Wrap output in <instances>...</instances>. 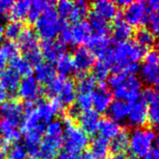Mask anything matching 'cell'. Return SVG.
Masks as SVG:
<instances>
[{"label":"cell","instance_id":"cell-1","mask_svg":"<svg viewBox=\"0 0 159 159\" xmlns=\"http://www.w3.org/2000/svg\"><path fill=\"white\" fill-rule=\"evenodd\" d=\"M64 134L62 146L64 152L72 155H78L89 144V137L79 127L74 124V120L66 116L64 118Z\"/></svg>","mask_w":159,"mask_h":159},{"label":"cell","instance_id":"cell-2","mask_svg":"<svg viewBox=\"0 0 159 159\" xmlns=\"http://www.w3.org/2000/svg\"><path fill=\"white\" fill-rule=\"evenodd\" d=\"M157 133L153 129H135L129 135V150L132 158H142L152 149L157 140Z\"/></svg>","mask_w":159,"mask_h":159},{"label":"cell","instance_id":"cell-3","mask_svg":"<svg viewBox=\"0 0 159 159\" xmlns=\"http://www.w3.org/2000/svg\"><path fill=\"white\" fill-rule=\"evenodd\" d=\"M61 20L54 7L44 11L34 22L36 35L43 40H54L60 34Z\"/></svg>","mask_w":159,"mask_h":159},{"label":"cell","instance_id":"cell-4","mask_svg":"<svg viewBox=\"0 0 159 159\" xmlns=\"http://www.w3.org/2000/svg\"><path fill=\"white\" fill-rule=\"evenodd\" d=\"M86 48L94 55V57H97L100 61L106 63L110 60L113 53V48L110 47L109 36L93 34L87 42Z\"/></svg>","mask_w":159,"mask_h":159},{"label":"cell","instance_id":"cell-5","mask_svg":"<svg viewBox=\"0 0 159 159\" xmlns=\"http://www.w3.org/2000/svg\"><path fill=\"white\" fill-rule=\"evenodd\" d=\"M149 10L145 2L135 1L131 2L124 11V20L128 24L132 26H141L146 23V20L149 14Z\"/></svg>","mask_w":159,"mask_h":159},{"label":"cell","instance_id":"cell-6","mask_svg":"<svg viewBox=\"0 0 159 159\" xmlns=\"http://www.w3.org/2000/svg\"><path fill=\"white\" fill-rule=\"evenodd\" d=\"M72 59L75 66V72L78 77L86 75V73L95 64L94 55L84 46H79L75 49Z\"/></svg>","mask_w":159,"mask_h":159},{"label":"cell","instance_id":"cell-7","mask_svg":"<svg viewBox=\"0 0 159 159\" xmlns=\"http://www.w3.org/2000/svg\"><path fill=\"white\" fill-rule=\"evenodd\" d=\"M63 137L60 136H48L46 135L40 144L38 150V159H55L60 154L62 147Z\"/></svg>","mask_w":159,"mask_h":159},{"label":"cell","instance_id":"cell-8","mask_svg":"<svg viewBox=\"0 0 159 159\" xmlns=\"http://www.w3.org/2000/svg\"><path fill=\"white\" fill-rule=\"evenodd\" d=\"M18 95L25 102H35L40 99V95L43 92L39 84L36 82L33 75L26 76L20 80L18 88Z\"/></svg>","mask_w":159,"mask_h":159},{"label":"cell","instance_id":"cell-9","mask_svg":"<svg viewBox=\"0 0 159 159\" xmlns=\"http://www.w3.org/2000/svg\"><path fill=\"white\" fill-rule=\"evenodd\" d=\"M67 46L60 40H43L40 45L42 57L48 62L53 63L66 53Z\"/></svg>","mask_w":159,"mask_h":159},{"label":"cell","instance_id":"cell-10","mask_svg":"<svg viewBox=\"0 0 159 159\" xmlns=\"http://www.w3.org/2000/svg\"><path fill=\"white\" fill-rule=\"evenodd\" d=\"M91 99L92 106L97 113L101 114L107 112L113 102V95L105 82L100 83L99 88L91 93Z\"/></svg>","mask_w":159,"mask_h":159},{"label":"cell","instance_id":"cell-11","mask_svg":"<svg viewBox=\"0 0 159 159\" xmlns=\"http://www.w3.org/2000/svg\"><path fill=\"white\" fill-rule=\"evenodd\" d=\"M147 111L148 106L142 100L130 104L128 115V123L130 127L135 129H142L147 124Z\"/></svg>","mask_w":159,"mask_h":159},{"label":"cell","instance_id":"cell-12","mask_svg":"<svg viewBox=\"0 0 159 159\" xmlns=\"http://www.w3.org/2000/svg\"><path fill=\"white\" fill-rule=\"evenodd\" d=\"M100 122V114L92 108L82 111L78 116L79 128L88 135H94L96 132H98Z\"/></svg>","mask_w":159,"mask_h":159},{"label":"cell","instance_id":"cell-13","mask_svg":"<svg viewBox=\"0 0 159 159\" xmlns=\"http://www.w3.org/2000/svg\"><path fill=\"white\" fill-rule=\"evenodd\" d=\"M0 114L3 118L8 119L17 125H20L23 117V106L19 101L12 99L7 101L0 106Z\"/></svg>","mask_w":159,"mask_h":159},{"label":"cell","instance_id":"cell-14","mask_svg":"<svg viewBox=\"0 0 159 159\" xmlns=\"http://www.w3.org/2000/svg\"><path fill=\"white\" fill-rule=\"evenodd\" d=\"M34 74V79L39 84H48L56 77V67L53 63L48 61H41L34 66L33 70Z\"/></svg>","mask_w":159,"mask_h":159},{"label":"cell","instance_id":"cell-15","mask_svg":"<svg viewBox=\"0 0 159 159\" xmlns=\"http://www.w3.org/2000/svg\"><path fill=\"white\" fill-rule=\"evenodd\" d=\"M133 28L126 22V20L123 19V16L118 12L115 19L113 27V37L115 41L117 43L129 41V39L133 35Z\"/></svg>","mask_w":159,"mask_h":159},{"label":"cell","instance_id":"cell-16","mask_svg":"<svg viewBox=\"0 0 159 159\" xmlns=\"http://www.w3.org/2000/svg\"><path fill=\"white\" fill-rule=\"evenodd\" d=\"M93 11L95 14L104 19L105 20H115L118 14V9L115 2L109 0H99L92 4Z\"/></svg>","mask_w":159,"mask_h":159},{"label":"cell","instance_id":"cell-17","mask_svg":"<svg viewBox=\"0 0 159 159\" xmlns=\"http://www.w3.org/2000/svg\"><path fill=\"white\" fill-rule=\"evenodd\" d=\"M18 47L20 49H21L24 54L38 48L39 47V43H38V37L36 35V34L34 32V30H32L29 27H25L22 29L21 33L20 34L19 37H18V43H17Z\"/></svg>","mask_w":159,"mask_h":159},{"label":"cell","instance_id":"cell-18","mask_svg":"<svg viewBox=\"0 0 159 159\" xmlns=\"http://www.w3.org/2000/svg\"><path fill=\"white\" fill-rule=\"evenodd\" d=\"M92 34V31L89 21L81 20L72 26V37L74 45H84L87 44L89 37Z\"/></svg>","mask_w":159,"mask_h":159},{"label":"cell","instance_id":"cell-19","mask_svg":"<svg viewBox=\"0 0 159 159\" xmlns=\"http://www.w3.org/2000/svg\"><path fill=\"white\" fill-rule=\"evenodd\" d=\"M20 76L10 68H5L0 72V85L8 93H15L18 90Z\"/></svg>","mask_w":159,"mask_h":159},{"label":"cell","instance_id":"cell-20","mask_svg":"<svg viewBox=\"0 0 159 159\" xmlns=\"http://www.w3.org/2000/svg\"><path fill=\"white\" fill-rule=\"evenodd\" d=\"M76 98V90L75 84L72 79L66 78L62 87V89L60 95L56 98L62 108L71 106L75 102Z\"/></svg>","mask_w":159,"mask_h":159},{"label":"cell","instance_id":"cell-21","mask_svg":"<svg viewBox=\"0 0 159 159\" xmlns=\"http://www.w3.org/2000/svg\"><path fill=\"white\" fill-rule=\"evenodd\" d=\"M18 126L19 125H17L16 123L6 118H2L0 120V132L4 137V140L7 141L8 143H18L21 139V133L17 129Z\"/></svg>","mask_w":159,"mask_h":159},{"label":"cell","instance_id":"cell-22","mask_svg":"<svg viewBox=\"0 0 159 159\" xmlns=\"http://www.w3.org/2000/svg\"><path fill=\"white\" fill-rule=\"evenodd\" d=\"M129 108H130V104L122 101L116 100L115 102H112V103L110 104L107 110L109 118H111L112 120L117 123L122 122L128 117Z\"/></svg>","mask_w":159,"mask_h":159},{"label":"cell","instance_id":"cell-23","mask_svg":"<svg viewBox=\"0 0 159 159\" xmlns=\"http://www.w3.org/2000/svg\"><path fill=\"white\" fill-rule=\"evenodd\" d=\"M121 130L120 125L112 120L111 118H104L101 119L99 128H98V132L100 133V136L106 139V140H112L115 138Z\"/></svg>","mask_w":159,"mask_h":159},{"label":"cell","instance_id":"cell-24","mask_svg":"<svg viewBox=\"0 0 159 159\" xmlns=\"http://www.w3.org/2000/svg\"><path fill=\"white\" fill-rule=\"evenodd\" d=\"M55 3L52 1H42V0H36L31 2V7L27 15V20L29 23L34 24L36 20L39 18V16L46 10L54 7Z\"/></svg>","mask_w":159,"mask_h":159},{"label":"cell","instance_id":"cell-25","mask_svg":"<svg viewBox=\"0 0 159 159\" xmlns=\"http://www.w3.org/2000/svg\"><path fill=\"white\" fill-rule=\"evenodd\" d=\"M109 141L99 136L92 140L89 151L93 159H105L109 153Z\"/></svg>","mask_w":159,"mask_h":159},{"label":"cell","instance_id":"cell-26","mask_svg":"<svg viewBox=\"0 0 159 159\" xmlns=\"http://www.w3.org/2000/svg\"><path fill=\"white\" fill-rule=\"evenodd\" d=\"M141 81L150 87H157L159 82V72L157 65L143 64L140 69Z\"/></svg>","mask_w":159,"mask_h":159},{"label":"cell","instance_id":"cell-27","mask_svg":"<svg viewBox=\"0 0 159 159\" xmlns=\"http://www.w3.org/2000/svg\"><path fill=\"white\" fill-rule=\"evenodd\" d=\"M129 143V134L126 129L120 130V132L112 139L111 143H109V150L114 155L123 154L128 150Z\"/></svg>","mask_w":159,"mask_h":159},{"label":"cell","instance_id":"cell-28","mask_svg":"<svg viewBox=\"0 0 159 159\" xmlns=\"http://www.w3.org/2000/svg\"><path fill=\"white\" fill-rule=\"evenodd\" d=\"M31 7V1L29 0H20L13 2L11 8L8 11V18L11 20L21 21L27 18L29 9Z\"/></svg>","mask_w":159,"mask_h":159},{"label":"cell","instance_id":"cell-29","mask_svg":"<svg viewBox=\"0 0 159 159\" xmlns=\"http://www.w3.org/2000/svg\"><path fill=\"white\" fill-rule=\"evenodd\" d=\"M91 31H94L95 34L99 35H104L109 36V34L111 32V26L107 20L101 18L94 12H91L89 14V21Z\"/></svg>","mask_w":159,"mask_h":159},{"label":"cell","instance_id":"cell-30","mask_svg":"<svg viewBox=\"0 0 159 159\" xmlns=\"http://www.w3.org/2000/svg\"><path fill=\"white\" fill-rule=\"evenodd\" d=\"M89 3L84 0H79L74 3V7L67 19L71 22L77 23L81 21L84 18H86L89 15Z\"/></svg>","mask_w":159,"mask_h":159},{"label":"cell","instance_id":"cell-31","mask_svg":"<svg viewBox=\"0 0 159 159\" xmlns=\"http://www.w3.org/2000/svg\"><path fill=\"white\" fill-rule=\"evenodd\" d=\"M135 43L144 49L153 48L156 46V36L147 28H140L137 30L135 33Z\"/></svg>","mask_w":159,"mask_h":159},{"label":"cell","instance_id":"cell-32","mask_svg":"<svg viewBox=\"0 0 159 159\" xmlns=\"http://www.w3.org/2000/svg\"><path fill=\"white\" fill-rule=\"evenodd\" d=\"M10 69H12L20 76L23 75L24 77L32 75L34 70L31 63L25 58L20 56L10 61Z\"/></svg>","mask_w":159,"mask_h":159},{"label":"cell","instance_id":"cell-33","mask_svg":"<svg viewBox=\"0 0 159 159\" xmlns=\"http://www.w3.org/2000/svg\"><path fill=\"white\" fill-rule=\"evenodd\" d=\"M97 82L90 75H84L78 77L75 85V90L82 94H91L96 88Z\"/></svg>","mask_w":159,"mask_h":159},{"label":"cell","instance_id":"cell-34","mask_svg":"<svg viewBox=\"0 0 159 159\" xmlns=\"http://www.w3.org/2000/svg\"><path fill=\"white\" fill-rule=\"evenodd\" d=\"M56 71L60 74L61 76L67 77L75 72V66L73 62L72 56L65 53L57 61Z\"/></svg>","mask_w":159,"mask_h":159},{"label":"cell","instance_id":"cell-35","mask_svg":"<svg viewBox=\"0 0 159 159\" xmlns=\"http://www.w3.org/2000/svg\"><path fill=\"white\" fill-rule=\"evenodd\" d=\"M66 78L67 77H63L61 75L56 76L52 81H50L48 84H47L43 92L46 94V96L52 98V99H56L60 95Z\"/></svg>","mask_w":159,"mask_h":159},{"label":"cell","instance_id":"cell-36","mask_svg":"<svg viewBox=\"0 0 159 159\" xmlns=\"http://www.w3.org/2000/svg\"><path fill=\"white\" fill-rule=\"evenodd\" d=\"M22 29H23V23L21 21L10 20L3 28L4 36L8 41H12L13 42L15 39H18L20 34L22 31Z\"/></svg>","mask_w":159,"mask_h":159},{"label":"cell","instance_id":"cell-37","mask_svg":"<svg viewBox=\"0 0 159 159\" xmlns=\"http://www.w3.org/2000/svg\"><path fill=\"white\" fill-rule=\"evenodd\" d=\"M109 74H110V66L104 61H99L92 67L91 75L96 82L99 83L105 82V80L109 77Z\"/></svg>","mask_w":159,"mask_h":159},{"label":"cell","instance_id":"cell-38","mask_svg":"<svg viewBox=\"0 0 159 159\" xmlns=\"http://www.w3.org/2000/svg\"><path fill=\"white\" fill-rule=\"evenodd\" d=\"M0 54L3 55V57L7 60H13L17 57H19L20 54V48L17 45V43L12 41H7L5 43H2L0 46Z\"/></svg>","mask_w":159,"mask_h":159},{"label":"cell","instance_id":"cell-39","mask_svg":"<svg viewBox=\"0 0 159 159\" xmlns=\"http://www.w3.org/2000/svg\"><path fill=\"white\" fill-rule=\"evenodd\" d=\"M141 96L143 98L142 101L143 102H145L147 104V106L158 103V92H157V89H155V88L148 87V88L144 89L143 91L141 92Z\"/></svg>","mask_w":159,"mask_h":159},{"label":"cell","instance_id":"cell-40","mask_svg":"<svg viewBox=\"0 0 159 159\" xmlns=\"http://www.w3.org/2000/svg\"><path fill=\"white\" fill-rule=\"evenodd\" d=\"M27 156L25 147L20 143H15L7 150L6 159H26Z\"/></svg>","mask_w":159,"mask_h":159},{"label":"cell","instance_id":"cell-41","mask_svg":"<svg viewBox=\"0 0 159 159\" xmlns=\"http://www.w3.org/2000/svg\"><path fill=\"white\" fill-rule=\"evenodd\" d=\"M73 7H74V2L69 1V0H61L57 3L56 11L60 19H67Z\"/></svg>","mask_w":159,"mask_h":159},{"label":"cell","instance_id":"cell-42","mask_svg":"<svg viewBox=\"0 0 159 159\" xmlns=\"http://www.w3.org/2000/svg\"><path fill=\"white\" fill-rule=\"evenodd\" d=\"M60 41L64 43L66 46L68 44H73V37H72V26L66 22L61 21V27L60 31Z\"/></svg>","mask_w":159,"mask_h":159},{"label":"cell","instance_id":"cell-43","mask_svg":"<svg viewBox=\"0 0 159 159\" xmlns=\"http://www.w3.org/2000/svg\"><path fill=\"white\" fill-rule=\"evenodd\" d=\"M148 30L156 36L159 32V15L157 12H149L146 23Z\"/></svg>","mask_w":159,"mask_h":159},{"label":"cell","instance_id":"cell-44","mask_svg":"<svg viewBox=\"0 0 159 159\" xmlns=\"http://www.w3.org/2000/svg\"><path fill=\"white\" fill-rule=\"evenodd\" d=\"M75 104L82 110H88L90 109L92 106V99L91 94H82L78 93L75 98Z\"/></svg>","mask_w":159,"mask_h":159},{"label":"cell","instance_id":"cell-45","mask_svg":"<svg viewBox=\"0 0 159 159\" xmlns=\"http://www.w3.org/2000/svg\"><path fill=\"white\" fill-rule=\"evenodd\" d=\"M48 136L62 135V123L60 120H52L46 126V131Z\"/></svg>","mask_w":159,"mask_h":159},{"label":"cell","instance_id":"cell-46","mask_svg":"<svg viewBox=\"0 0 159 159\" xmlns=\"http://www.w3.org/2000/svg\"><path fill=\"white\" fill-rule=\"evenodd\" d=\"M126 78H127V75L123 73L112 75L111 76L108 77V81L106 84H107V86H109L113 89H115L119 88V87H124Z\"/></svg>","mask_w":159,"mask_h":159},{"label":"cell","instance_id":"cell-47","mask_svg":"<svg viewBox=\"0 0 159 159\" xmlns=\"http://www.w3.org/2000/svg\"><path fill=\"white\" fill-rule=\"evenodd\" d=\"M159 121L158 103L150 105L147 111V122L153 127H157Z\"/></svg>","mask_w":159,"mask_h":159},{"label":"cell","instance_id":"cell-48","mask_svg":"<svg viewBox=\"0 0 159 159\" xmlns=\"http://www.w3.org/2000/svg\"><path fill=\"white\" fill-rule=\"evenodd\" d=\"M124 87L129 90H139L142 89V81L137 75H127Z\"/></svg>","mask_w":159,"mask_h":159},{"label":"cell","instance_id":"cell-49","mask_svg":"<svg viewBox=\"0 0 159 159\" xmlns=\"http://www.w3.org/2000/svg\"><path fill=\"white\" fill-rule=\"evenodd\" d=\"M30 63L31 65H36L38 63H40L43 60V57H42V54H41V51H40V48H35V49H33L27 53H25V57H24Z\"/></svg>","mask_w":159,"mask_h":159},{"label":"cell","instance_id":"cell-50","mask_svg":"<svg viewBox=\"0 0 159 159\" xmlns=\"http://www.w3.org/2000/svg\"><path fill=\"white\" fill-rule=\"evenodd\" d=\"M144 61L146 64H152V65H157L158 64V52L157 49H150L147 51L143 56Z\"/></svg>","mask_w":159,"mask_h":159},{"label":"cell","instance_id":"cell-51","mask_svg":"<svg viewBox=\"0 0 159 159\" xmlns=\"http://www.w3.org/2000/svg\"><path fill=\"white\" fill-rule=\"evenodd\" d=\"M140 69L141 65L139 62H129L124 67L122 73L126 75H136L140 73Z\"/></svg>","mask_w":159,"mask_h":159},{"label":"cell","instance_id":"cell-52","mask_svg":"<svg viewBox=\"0 0 159 159\" xmlns=\"http://www.w3.org/2000/svg\"><path fill=\"white\" fill-rule=\"evenodd\" d=\"M82 110L75 104H72L71 106H69V109H68V117L71 118L72 120L75 119V118H78V116H80Z\"/></svg>","mask_w":159,"mask_h":159},{"label":"cell","instance_id":"cell-53","mask_svg":"<svg viewBox=\"0 0 159 159\" xmlns=\"http://www.w3.org/2000/svg\"><path fill=\"white\" fill-rule=\"evenodd\" d=\"M9 144L10 143H8L4 139H0V159H6Z\"/></svg>","mask_w":159,"mask_h":159},{"label":"cell","instance_id":"cell-54","mask_svg":"<svg viewBox=\"0 0 159 159\" xmlns=\"http://www.w3.org/2000/svg\"><path fill=\"white\" fill-rule=\"evenodd\" d=\"M13 5L11 0H0V13H7L9 11Z\"/></svg>","mask_w":159,"mask_h":159},{"label":"cell","instance_id":"cell-55","mask_svg":"<svg viewBox=\"0 0 159 159\" xmlns=\"http://www.w3.org/2000/svg\"><path fill=\"white\" fill-rule=\"evenodd\" d=\"M141 159H159V151L158 146H155L154 148H152L148 154H146Z\"/></svg>","mask_w":159,"mask_h":159},{"label":"cell","instance_id":"cell-56","mask_svg":"<svg viewBox=\"0 0 159 159\" xmlns=\"http://www.w3.org/2000/svg\"><path fill=\"white\" fill-rule=\"evenodd\" d=\"M146 7L150 12H157L159 9V2L158 0H150L145 2Z\"/></svg>","mask_w":159,"mask_h":159},{"label":"cell","instance_id":"cell-57","mask_svg":"<svg viewBox=\"0 0 159 159\" xmlns=\"http://www.w3.org/2000/svg\"><path fill=\"white\" fill-rule=\"evenodd\" d=\"M55 159H81V157L80 155H72L63 151L60 153Z\"/></svg>","mask_w":159,"mask_h":159},{"label":"cell","instance_id":"cell-58","mask_svg":"<svg viewBox=\"0 0 159 159\" xmlns=\"http://www.w3.org/2000/svg\"><path fill=\"white\" fill-rule=\"evenodd\" d=\"M7 97H8V93H7V90L0 85V106L3 105V104L7 101Z\"/></svg>","mask_w":159,"mask_h":159},{"label":"cell","instance_id":"cell-59","mask_svg":"<svg viewBox=\"0 0 159 159\" xmlns=\"http://www.w3.org/2000/svg\"><path fill=\"white\" fill-rule=\"evenodd\" d=\"M132 1H129V0H118L116 2H115V4L116 5L117 7H127Z\"/></svg>","mask_w":159,"mask_h":159},{"label":"cell","instance_id":"cell-60","mask_svg":"<svg viewBox=\"0 0 159 159\" xmlns=\"http://www.w3.org/2000/svg\"><path fill=\"white\" fill-rule=\"evenodd\" d=\"M7 65V60L3 57L2 54H0V72L6 68Z\"/></svg>","mask_w":159,"mask_h":159},{"label":"cell","instance_id":"cell-61","mask_svg":"<svg viewBox=\"0 0 159 159\" xmlns=\"http://www.w3.org/2000/svg\"><path fill=\"white\" fill-rule=\"evenodd\" d=\"M105 159H129L125 155L123 154H118V155H113L111 157H108Z\"/></svg>","mask_w":159,"mask_h":159},{"label":"cell","instance_id":"cell-62","mask_svg":"<svg viewBox=\"0 0 159 159\" xmlns=\"http://www.w3.org/2000/svg\"><path fill=\"white\" fill-rule=\"evenodd\" d=\"M3 23H2V20H1V19H0V33L1 32H3Z\"/></svg>","mask_w":159,"mask_h":159},{"label":"cell","instance_id":"cell-63","mask_svg":"<svg viewBox=\"0 0 159 159\" xmlns=\"http://www.w3.org/2000/svg\"><path fill=\"white\" fill-rule=\"evenodd\" d=\"M2 43H3V36L0 34V46L2 45Z\"/></svg>","mask_w":159,"mask_h":159}]
</instances>
